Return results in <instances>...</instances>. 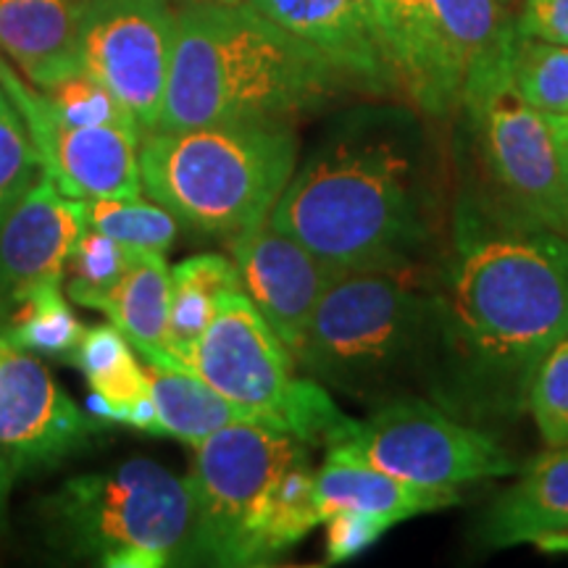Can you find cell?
Here are the masks:
<instances>
[{
    "label": "cell",
    "instance_id": "6da1fadb",
    "mask_svg": "<svg viewBox=\"0 0 568 568\" xmlns=\"http://www.w3.org/2000/svg\"><path fill=\"white\" fill-rule=\"evenodd\" d=\"M435 297V403L477 426L514 422L537 366L568 337V240L466 205Z\"/></svg>",
    "mask_w": 568,
    "mask_h": 568
},
{
    "label": "cell",
    "instance_id": "7a4b0ae2",
    "mask_svg": "<svg viewBox=\"0 0 568 568\" xmlns=\"http://www.w3.org/2000/svg\"><path fill=\"white\" fill-rule=\"evenodd\" d=\"M347 77L247 3H182L166 98L155 130L290 122L324 109Z\"/></svg>",
    "mask_w": 568,
    "mask_h": 568
},
{
    "label": "cell",
    "instance_id": "3957f363",
    "mask_svg": "<svg viewBox=\"0 0 568 568\" xmlns=\"http://www.w3.org/2000/svg\"><path fill=\"white\" fill-rule=\"evenodd\" d=\"M268 224L337 272L414 266L426 219L403 132L358 124L326 140L295 169Z\"/></svg>",
    "mask_w": 568,
    "mask_h": 568
},
{
    "label": "cell",
    "instance_id": "277c9868",
    "mask_svg": "<svg viewBox=\"0 0 568 568\" xmlns=\"http://www.w3.org/2000/svg\"><path fill=\"white\" fill-rule=\"evenodd\" d=\"M439 345L435 284L414 266L351 268L326 284L295 364L366 406L429 389Z\"/></svg>",
    "mask_w": 568,
    "mask_h": 568
},
{
    "label": "cell",
    "instance_id": "5b68a950",
    "mask_svg": "<svg viewBox=\"0 0 568 568\" xmlns=\"http://www.w3.org/2000/svg\"><path fill=\"white\" fill-rule=\"evenodd\" d=\"M295 169L290 122L153 130L140 140L142 193L187 230L226 243L268 222Z\"/></svg>",
    "mask_w": 568,
    "mask_h": 568
},
{
    "label": "cell",
    "instance_id": "8992f818",
    "mask_svg": "<svg viewBox=\"0 0 568 568\" xmlns=\"http://www.w3.org/2000/svg\"><path fill=\"white\" fill-rule=\"evenodd\" d=\"M53 535L113 568L190 564V481L148 458L69 479L51 500Z\"/></svg>",
    "mask_w": 568,
    "mask_h": 568
},
{
    "label": "cell",
    "instance_id": "52a82bcc",
    "mask_svg": "<svg viewBox=\"0 0 568 568\" xmlns=\"http://www.w3.org/2000/svg\"><path fill=\"white\" fill-rule=\"evenodd\" d=\"M295 358L245 293L226 297L195 345L190 366L243 410L251 422L276 426L308 447H329L345 435V416L311 376L295 374Z\"/></svg>",
    "mask_w": 568,
    "mask_h": 568
},
{
    "label": "cell",
    "instance_id": "ba28073f",
    "mask_svg": "<svg viewBox=\"0 0 568 568\" xmlns=\"http://www.w3.org/2000/svg\"><path fill=\"white\" fill-rule=\"evenodd\" d=\"M190 564L258 566L261 518L276 481L311 447L290 432L237 422L193 445Z\"/></svg>",
    "mask_w": 568,
    "mask_h": 568
},
{
    "label": "cell",
    "instance_id": "9c48e42d",
    "mask_svg": "<svg viewBox=\"0 0 568 568\" xmlns=\"http://www.w3.org/2000/svg\"><path fill=\"white\" fill-rule=\"evenodd\" d=\"M326 453L429 489H458L508 477L518 468L485 426L464 422L418 395L389 397L366 418H353Z\"/></svg>",
    "mask_w": 568,
    "mask_h": 568
},
{
    "label": "cell",
    "instance_id": "30bf717a",
    "mask_svg": "<svg viewBox=\"0 0 568 568\" xmlns=\"http://www.w3.org/2000/svg\"><path fill=\"white\" fill-rule=\"evenodd\" d=\"M460 111L503 211L568 240V166L550 119L518 95L510 74Z\"/></svg>",
    "mask_w": 568,
    "mask_h": 568
},
{
    "label": "cell",
    "instance_id": "8fae6325",
    "mask_svg": "<svg viewBox=\"0 0 568 568\" xmlns=\"http://www.w3.org/2000/svg\"><path fill=\"white\" fill-rule=\"evenodd\" d=\"M82 69L103 82L138 122L142 138L161 122L172 69V0H77Z\"/></svg>",
    "mask_w": 568,
    "mask_h": 568
},
{
    "label": "cell",
    "instance_id": "7c38bea8",
    "mask_svg": "<svg viewBox=\"0 0 568 568\" xmlns=\"http://www.w3.org/2000/svg\"><path fill=\"white\" fill-rule=\"evenodd\" d=\"M0 80L24 119L42 161V174L69 201L142 197L140 134L119 126H77L55 119L34 92L0 59Z\"/></svg>",
    "mask_w": 568,
    "mask_h": 568
},
{
    "label": "cell",
    "instance_id": "4fadbf2b",
    "mask_svg": "<svg viewBox=\"0 0 568 568\" xmlns=\"http://www.w3.org/2000/svg\"><path fill=\"white\" fill-rule=\"evenodd\" d=\"M95 432L53 374L0 335V456L13 474L61 464Z\"/></svg>",
    "mask_w": 568,
    "mask_h": 568
},
{
    "label": "cell",
    "instance_id": "5bb4252c",
    "mask_svg": "<svg viewBox=\"0 0 568 568\" xmlns=\"http://www.w3.org/2000/svg\"><path fill=\"white\" fill-rule=\"evenodd\" d=\"M230 251L245 295L295 358L337 268L268 222L230 240Z\"/></svg>",
    "mask_w": 568,
    "mask_h": 568
},
{
    "label": "cell",
    "instance_id": "9a60e30c",
    "mask_svg": "<svg viewBox=\"0 0 568 568\" xmlns=\"http://www.w3.org/2000/svg\"><path fill=\"white\" fill-rule=\"evenodd\" d=\"M284 32L316 48L347 77L353 90L403 98L385 38L366 0H243Z\"/></svg>",
    "mask_w": 568,
    "mask_h": 568
},
{
    "label": "cell",
    "instance_id": "2e32d148",
    "mask_svg": "<svg viewBox=\"0 0 568 568\" xmlns=\"http://www.w3.org/2000/svg\"><path fill=\"white\" fill-rule=\"evenodd\" d=\"M84 230V203L63 197L42 174L0 226V322L32 293L63 282Z\"/></svg>",
    "mask_w": 568,
    "mask_h": 568
},
{
    "label": "cell",
    "instance_id": "e0dca14e",
    "mask_svg": "<svg viewBox=\"0 0 568 568\" xmlns=\"http://www.w3.org/2000/svg\"><path fill=\"white\" fill-rule=\"evenodd\" d=\"M393 59L403 101L429 116L460 109V74L429 0H366Z\"/></svg>",
    "mask_w": 568,
    "mask_h": 568
},
{
    "label": "cell",
    "instance_id": "ac0fdd59",
    "mask_svg": "<svg viewBox=\"0 0 568 568\" xmlns=\"http://www.w3.org/2000/svg\"><path fill=\"white\" fill-rule=\"evenodd\" d=\"M0 53L34 90L80 74L77 0H0Z\"/></svg>",
    "mask_w": 568,
    "mask_h": 568
},
{
    "label": "cell",
    "instance_id": "d6986e66",
    "mask_svg": "<svg viewBox=\"0 0 568 568\" xmlns=\"http://www.w3.org/2000/svg\"><path fill=\"white\" fill-rule=\"evenodd\" d=\"M568 529V447L531 460L481 518L479 539L493 550L535 545Z\"/></svg>",
    "mask_w": 568,
    "mask_h": 568
},
{
    "label": "cell",
    "instance_id": "ffe728a7",
    "mask_svg": "<svg viewBox=\"0 0 568 568\" xmlns=\"http://www.w3.org/2000/svg\"><path fill=\"white\" fill-rule=\"evenodd\" d=\"M460 74V105L510 74L516 24L500 0H429Z\"/></svg>",
    "mask_w": 568,
    "mask_h": 568
},
{
    "label": "cell",
    "instance_id": "44dd1931",
    "mask_svg": "<svg viewBox=\"0 0 568 568\" xmlns=\"http://www.w3.org/2000/svg\"><path fill=\"white\" fill-rule=\"evenodd\" d=\"M316 493L324 518L332 510H358L382 518L389 527L460 503L458 489L410 485L361 460L332 456V453H326V460L316 471Z\"/></svg>",
    "mask_w": 568,
    "mask_h": 568
},
{
    "label": "cell",
    "instance_id": "7402d4cb",
    "mask_svg": "<svg viewBox=\"0 0 568 568\" xmlns=\"http://www.w3.org/2000/svg\"><path fill=\"white\" fill-rule=\"evenodd\" d=\"M71 364L84 374L103 416L130 424L140 432L161 435L145 372L119 326L98 324L84 332L80 351Z\"/></svg>",
    "mask_w": 568,
    "mask_h": 568
},
{
    "label": "cell",
    "instance_id": "603a6c76",
    "mask_svg": "<svg viewBox=\"0 0 568 568\" xmlns=\"http://www.w3.org/2000/svg\"><path fill=\"white\" fill-rule=\"evenodd\" d=\"M234 293L245 290L237 266L226 255L201 253L172 268L166 351L176 364L190 366L195 345L213 324L222 303Z\"/></svg>",
    "mask_w": 568,
    "mask_h": 568
},
{
    "label": "cell",
    "instance_id": "cb8c5ba5",
    "mask_svg": "<svg viewBox=\"0 0 568 568\" xmlns=\"http://www.w3.org/2000/svg\"><path fill=\"white\" fill-rule=\"evenodd\" d=\"M169 301H172V272L163 253H140L124 280L116 284L103 314L130 339L148 364L172 366L176 361L166 351ZM182 366V364H180Z\"/></svg>",
    "mask_w": 568,
    "mask_h": 568
},
{
    "label": "cell",
    "instance_id": "d4e9b609",
    "mask_svg": "<svg viewBox=\"0 0 568 568\" xmlns=\"http://www.w3.org/2000/svg\"><path fill=\"white\" fill-rule=\"evenodd\" d=\"M142 372H145L148 389H151L161 435L176 437L180 443L193 447L224 426L251 422L193 368L180 364L159 366L145 361Z\"/></svg>",
    "mask_w": 568,
    "mask_h": 568
},
{
    "label": "cell",
    "instance_id": "484cf974",
    "mask_svg": "<svg viewBox=\"0 0 568 568\" xmlns=\"http://www.w3.org/2000/svg\"><path fill=\"white\" fill-rule=\"evenodd\" d=\"M318 524H324V514L316 493V468L311 466L308 453L282 474L272 497H268L258 527V539H255L258 564H268L280 552L293 548Z\"/></svg>",
    "mask_w": 568,
    "mask_h": 568
},
{
    "label": "cell",
    "instance_id": "4316f807",
    "mask_svg": "<svg viewBox=\"0 0 568 568\" xmlns=\"http://www.w3.org/2000/svg\"><path fill=\"white\" fill-rule=\"evenodd\" d=\"M84 332H88L84 324L61 295V284H51L21 301L6 318V329L0 335L21 351L71 364L80 351Z\"/></svg>",
    "mask_w": 568,
    "mask_h": 568
},
{
    "label": "cell",
    "instance_id": "83f0119b",
    "mask_svg": "<svg viewBox=\"0 0 568 568\" xmlns=\"http://www.w3.org/2000/svg\"><path fill=\"white\" fill-rule=\"evenodd\" d=\"M138 255L140 251H132L88 226L71 247L67 268H63L69 297L84 308L105 311L113 290L134 266Z\"/></svg>",
    "mask_w": 568,
    "mask_h": 568
},
{
    "label": "cell",
    "instance_id": "f1b7e54d",
    "mask_svg": "<svg viewBox=\"0 0 568 568\" xmlns=\"http://www.w3.org/2000/svg\"><path fill=\"white\" fill-rule=\"evenodd\" d=\"M84 222L90 230L140 253H166L180 234L174 213L159 203H145L142 197L84 201Z\"/></svg>",
    "mask_w": 568,
    "mask_h": 568
},
{
    "label": "cell",
    "instance_id": "f546056e",
    "mask_svg": "<svg viewBox=\"0 0 568 568\" xmlns=\"http://www.w3.org/2000/svg\"><path fill=\"white\" fill-rule=\"evenodd\" d=\"M510 80L518 95L548 119L568 116V48L516 34Z\"/></svg>",
    "mask_w": 568,
    "mask_h": 568
},
{
    "label": "cell",
    "instance_id": "4dcf8cb0",
    "mask_svg": "<svg viewBox=\"0 0 568 568\" xmlns=\"http://www.w3.org/2000/svg\"><path fill=\"white\" fill-rule=\"evenodd\" d=\"M40 95L48 111L61 122L77 126H119V130L138 132L142 138L130 109L88 71L69 77L51 90H40Z\"/></svg>",
    "mask_w": 568,
    "mask_h": 568
},
{
    "label": "cell",
    "instance_id": "1f68e13d",
    "mask_svg": "<svg viewBox=\"0 0 568 568\" xmlns=\"http://www.w3.org/2000/svg\"><path fill=\"white\" fill-rule=\"evenodd\" d=\"M42 176V161L17 105L0 103V226Z\"/></svg>",
    "mask_w": 568,
    "mask_h": 568
},
{
    "label": "cell",
    "instance_id": "d6a6232c",
    "mask_svg": "<svg viewBox=\"0 0 568 568\" xmlns=\"http://www.w3.org/2000/svg\"><path fill=\"white\" fill-rule=\"evenodd\" d=\"M527 410L548 447H568V337L545 355L531 376Z\"/></svg>",
    "mask_w": 568,
    "mask_h": 568
},
{
    "label": "cell",
    "instance_id": "836d02e7",
    "mask_svg": "<svg viewBox=\"0 0 568 568\" xmlns=\"http://www.w3.org/2000/svg\"><path fill=\"white\" fill-rule=\"evenodd\" d=\"M326 524V564H343L379 542L389 529L387 521L358 510H332Z\"/></svg>",
    "mask_w": 568,
    "mask_h": 568
},
{
    "label": "cell",
    "instance_id": "e575fe53",
    "mask_svg": "<svg viewBox=\"0 0 568 568\" xmlns=\"http://www.w3.org/2000/svg\"><path fill=\"white\" fill-rule=\"evenodd\" d=\"M514 24L521 38L568 48V0H524Z\"/></svg>",
    "mask_w": 568,
    "mask_h": 568
},
{
    "label": "cell",
    "instance_id": "d590c367",
    "mask_svg": "<svg viewBox=\"0 0 568 568\" xmlns=\"http://www.w3.org/2000/svg\"><path fill=\"white\" fill-rule=\"evenodd\" d=\"M535 548L539 552H550V556H568V529L558 531V535L542 537L539 542H535Z\"/></svg>",
    "mask_w": 568,
    "mask_h": 568
},
{
    "label": "cell",
    "instance_id": "8d00e7d4",
    "mask_svg": "<svg viewBox=\"0 0 568 568\" xmlns=\"http://www.w3.org/2000/svg\"><path fill=\"white\" fill-rule=\"evenodd\" d=\"M550 124H552V132H556L558 148H560V153H564V161L568 166V116L566 119H550Z\"/></svg>",
    "mask_w": 568,
    "mask_h": 568
},
{
    "label": "cell",
    "instance_id": "74e56055",
    "mask_svg": "<svg viewBox=\"0 0 568 568\" xmlns=\"http://www.w3.org/2000/svg\"><path fill=\"white\" fill-rule=\"evenodd\" d=\"M11 477H13V468L9 460L0 456V503H3L6 493H9V485H11Z\"/></svg>",
    "mask_w": 568,
    "mask_h": 568
},
{
    "label": "cell",
    "instance_id": "f35d334b",
    "mask_svg": "<svg viewBox=\"0 0 568 568\" xmlns=\"http://www.w3.org/2000/svg\"><path fill=\"white\" fill-rule=\"evenodd\" d=\"M182 3H224V6H237L243 0H182Z\"/></svg>",
    "mask_w": 568,
    "mask_h": 568
},
{
    "label": "cell",
    "instance_id": "ab89813d",
    "mask_svg": "<svg viewBox=\"0 0 568 568\" xmlns=\"http://www.w3.org/2000/svg\"><path fill=\"white\" fill-rule=\"evenodd\" d=\"M3 101H9V92H6L3 80H0V103H3Z\"/></svg>",
    "mask_w": 568,
    "mask_h": 568
},
{
    "label": "cell",
    "instance_id": "60d3db41",
    "mask_svg": "<svg viewBox=\"0 0 568 568\" xmlns=\"http://www.w3.org/2000/svg\"><path fill=\"white\" fill-rule=\"evenodd\" d=\"M500 3L506 6V9H508V6H510V3H516V0H500Z\"/></svg>",
    "mask_w": 568,
    "mask_h": 568
}]
</instances>
